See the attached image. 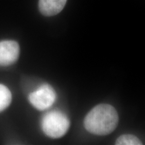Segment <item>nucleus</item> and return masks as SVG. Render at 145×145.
<instances>
[{"mask_svg": "<svg viewBox=\"0 0 145 145\" xmlns=\"http://www.w3.org/2000/svg\"><path fill=\"white\" fill-rule=\"evenodd\" d=\"M118 119V114L113 106L99 104L94 107L85 118L84 126L93 135H108L116 128Z\"/></svg>", "mask_w": 145, "mask_h": 145, "instance_id": "1", "label": "nucleus"}, {"mask_svg": "<svg viewBox=\"0 0 145 145\" xmlns=\"http://www.w3.org/2000/svg\"><path fill=\"white\" fill-rule=\"evenodd\" d=\"M42 129L47 137L58 138L64 136L68 131L70 122L68 117L60 111H52L43 117Z\"/></svg>", "mask_w": 145, "mask_h": 145, "instance_id": "2", "label": "nucleus"}, {"mask_svg": "<svg viewBox=\"0 0 145 145\" xmlns=\"http://www.w3.org/2000/svg\"><path fill=\"white\" fill-rule=\"evenodd\" d=\"M56 97L54 89L48 84H43L29 95L28 99L37 110H45L52 106Z\"/></svg>", "mask_w": 145, "mask_h": 145, "instance_id": "3", "label": "nucleus"}, {"mask_svg": "<svg viewBox=\"0 0 145 145\" xmlns=\"http://www.w3.org/2000/svg\"><path fill=\"white\" fill-rule=\"evenodd\" d=\"M20 46L14 40L0 42V65L9 66L14 64L18 59Z\"/></svg>", "mask_w": 145, "mask_h": 145, "instance_id": "4", "label": "nucleus"}, {"mask_svg": "<svg viewBox=\"0 0 145 145\" xmlns=\"http://www.w3.org/2000/svg\"><path fill=\"white\" fill-rule=\"evenodd\" d=\"M67 0H39V8L40 13L47 17L59 14L64 8Z\"/></svg>", "mask_w": 145, "mask_h": 145, "instance_id": "5", "label": "nucleus"}, {"mask_svg": "<svg viewBox=\"0 0 145 145\" xmlns=\"http://www.w3.org/2000/svg\"><path fill=\"white\" fill-rule=\"evenodd\" d=\"M12 101V93L9 89L0 84V112L3 111L10 106Z\"/></svg>", "mask_w": 145, "mask_h": 145, "instance_id": "6", "label": "nucleus"}, {"mask_svg": "<svg viewBox=\"0 0 145 145\" xmlns=\"http://www.w3.org/2000/svg\"><path fill=\"white\" fill-rule=\"evenodd\" d=\"M142 143L136 136L124 135L120 136L116 141L117 145H141Z\"/></svg>", "mask_w": 145, "mask_h": 145, "instance_id": "7", "label": "nucleus"}]
</instances>
